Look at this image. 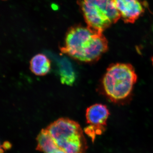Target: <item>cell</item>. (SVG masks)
<instances>
[{"label": "cell", "instance_id": "8992f818", "mask_svg": "<svg viewBox=\"0 0 153 153\" xmlns=\"http://www.w3.org/2000/svg\"><path fill=\"white\" fill-rule=\"evenodd\" d=\"M126 23L133 24L145 12L144 4L140 0H111Z\"/></svg>", "mask_w": 153, "mask_h": 153}, {"label": "cell", "instance_id": "277c9868", "mask_svg": "<svg viewBox=\"0 0 153 153\" xmlns=\"http://www.w3.org/2000/svg\"><path fill=\"white\" fill-rule=\"evenodd\" d=\"M87 27L102 33L120 19L111 0H81L79 3Z\"/></svg>", "mask_w": 153, "mask_h": 153}, {"label": "cell", "instance_id": "30bf717a", "mask_svg": "<svg viewBox=\"0 0 153 153\" xmlns=\"http://www.w3.org/2000/svg\"><path fill=\"white\" fill-rule=\"evenodd\" d=\"M152 62L153 65V57H152Z\"/></svg>", "mask_w": 153, "mask_h": 153}, {"label": "cell", "instance_id": "3957f363", "mask_svg": "<svg viewBox=\"0 0 153 153\" xmlns=\"http://www.w3.org/2000/svg\"><path fill=\"white\" fill-rule=\"evenodd\" d=\"M57 146L66 153H85L87 146L80 125L66 118L58 119L47 128Z\"/></svg>", "mask_w": 153, "mask_h": 153}, {"label": "cell", "instance_id": "52a82bcc", "mask_svg": "<svg viewBox=\"0 0 153 153\" xmlns=\"http://www.w3.org/2000/svg\"><path fill=\"white\" fill-rule=\"evenodd\" d=\"M57 63L61 82L66 85H72L76 75L71 62L66 57H62L57 60Z\"/></svg>", "mask_w": 153, "mask_h": 153}, {"label": "cell", "instance_id": "5b68a950", "mask_svg": "<svg viewBox=\"0 0 153 153\" xmlns=\"http://www.w3.org/2000/svg\"><path fill=\"white\" fill-rule=\"evenodd\" d=\"M109 114L107 107L103 104L93 105L86 110L85 116L89 126L85 131L93 140L97 135L101 134L106 129Z\"/></svg>", "mask_w": 153, "mask_h": 153}, {"label": "cell", "instance_id": "9c48e42d", "mask_svg": "<svg viewBox=\"0 0 153 153\" xmlns=\"http://www.w3.org/2000/svg\"><path fill=\"white\" fill-rule=\"evenodd\" d=\"M49 153H66L65 152H64L63 150H62V149L59 148V147H57L55 149H54V150L51 152Z\"/></svg>", "mask_w": 153, "mask_h": 153}, {"label": "cell", "instance_id": "6da1fadb", "mask_svg": "<svg viewBox=\"0 0 153 153\" xmlns=\"http://www.w3.org/2000/svg\"><path fill=\"white\" fill-rule=\"evenodd\" d=\"M108 49V42L102 33L78 26L68 30L61 51L76 60L88 63L98 60Z\"/></svg>", "mask_w": 153, "mask_h": 153}, {"label": "cell", "instance_id": "ba28073f", "mask_svg": "<svg viewBox=\"0 0 153 153\" xmlns=\"http://www.w3.org/2000/svg\"><path fill=\"white\" fill-rule=\"evenodd\" d=\"M30 68L35 75L44 76L50 71L51 62L46 55L42 54H38L31 59Z\"/></svg>", "mask_w": 153, "mask_h": 153}, {"label": "cell", "instance_id": "7a4b0ae2", "mask_svg": "<svg viewBox=\"0 0 153 153\" xmlns=\"http://www.w3.org/2000/svg\"><path fill=\"white\" fill-rule=\"evenodd\" d=\"M137 76L131 64L113 63L107 68L102 79V87L110 100L117 102L130 95Z\"/></svg>", "mask_w": 153, "mask_h": 153}]
</instances>
